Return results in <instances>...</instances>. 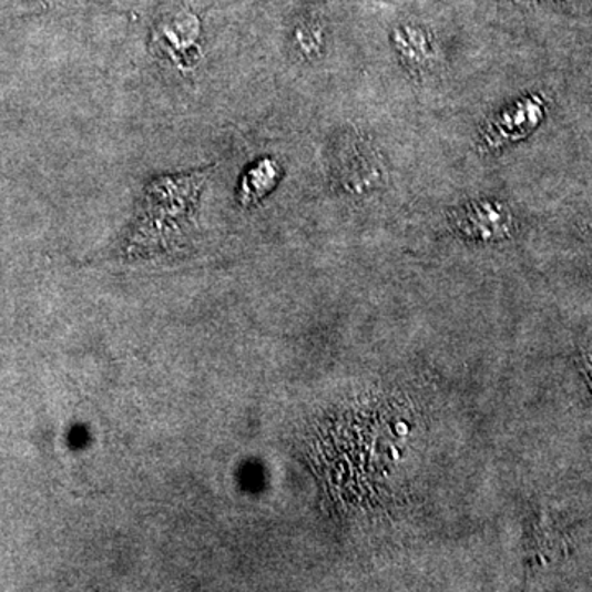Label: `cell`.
Segmentation results:
<instances>
[{
  "label": "cell",
  "instance_id": "1",
  "mask_svg": "<svg viewBox=\"0 0 592 592\" xmlns=\"http://www.w3.org/2000/svg\"><path fill=\"white\" fill-rule=\"evenodd\" d=\"M543 112L542 99L530 98L519 102L516 108L503 112L489 125L484 134L486 145L493 149L507 144V142L525 137L529 132H532L540 124Z\"/></svg>",
  "mask_w": 592,
  "mask_h": 592
},
{
  "label": "cell",
  "instance_id": "2",
  "mask_svg": "<svg viewBox=\"0 0 592 592\" xmlns=\"http://www.w3.org/2000/svg\"><path fill=\"white\" fill-rule=\"evenodd\" d=\"M278 165L272 160H264L257 163L251 172L247 173L246 180L243 183V195L246 203L258 200V197L267 195L274 190L278 182Z\"/></svg>",
  "mask_w": 592,
  "mask_h": 592
},
{
  "label": "cell",
  "instance_id": "3",
  "mask_svg": "<svg viewBox=\"0 0 592 592\" xmlns=\"http://www.w3.org/2000/svg\"><path fill=\"white\" fill-rule=\"evenodd\" d=\"M395 39H397L400 53L407 54V58L417 61V63H425L428 54L433 50L427 32L423 29H418V27H404V29L398 30Z\"/></svg>",
  "mask_w": 592,
  "mask_h": 592
},
{
  "label": "cell",
  "instance_id": "4",
  "mask_svg": "<svg viewBox=\"0 0 592 592\" xmlns=\"http://www.w3.org/2000/svg\"><path fill=\"white\" fill-rule=\"evenodd\" d=\"M584 372H586L588 379L592 387V356L584 357Z\"/></svg>",
  "mask_w": 592,
  "mask_h": 592
}]
</instances>
